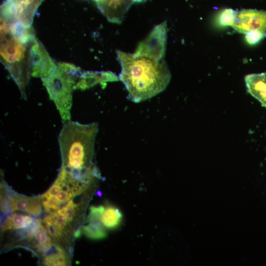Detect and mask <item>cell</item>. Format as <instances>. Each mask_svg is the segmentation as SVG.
<instances>
[{"instance_id": "obj_17", "label": "cell", "mask_w": 266, "mask_h": 266, "mask_svg": "<svg viewBox=\"0 0 266 266\" xmlns=\"http://www.w3.org/2000/svg\"><path fill=\"white\" fill-rule=\"evenodd\" d=\"M43 221L49 235L54 239L59 240L62 236L64 230L58 226L50 215L45 217Z\"/></svg>"}, {"instance_id": "obj_24", "label": "cell", "mask_w": 266, "mask_h": 266, "mask_svg": "<svg viewBox=\"0 0 266 266\" xmlns=\"http://www.w3.org/2000/svg\"><path fill=\"white\" fill-rule=\"evenodd\" d=\"M81 231L80 230H78L74 233V235L76 237H79L81 235Z\"/></svg>"}, {"instance_id": "obj_6", "label": "cell", "mask_w": 266, "mask_h": 266, "mask_svg": "<svg viewBox=\"0 0 266 266\" xmlns=\"http://www.w3.org/2000/svg\"><path fill=\"white\" fill-rule=\"evenodd\" d=\"M166 22L156 26L148 36L138 45L135 52L158 58H164L167 39Z\"/></svg>"}, {"instance_id": "obj_21", "label": "cell", "mask_w": 266, "mask_h": 266, "mask_svg": "<svg viewBox=\"0 0 266 266\" xmlns=\"http://www.w3.org/2000/svg\"><path fill=\"white\" fill-rule=\"evenodd\" d=\"M50 215L58 226L64 230L67 223H68L65 215L63 214L59 213L57 210L50 213Z\"/></svg>"}, {"instance_id": "obj_19", "label": "cell", "mask_w": 266, "mask_h": 266, "mask_svg": "<svg viewBox=\"0 0 266 266\" xmlns=\"http://www.w3.org/2000/svg\"><path fill=\"white\" fill-rule=\"evenodd\" d=\"M77 205L75 204L72 200H69L66 204L61 209L57 210L59 213L63 214L66 218L68 223L72 221L76 214Z\"/></svg>"}, {"instance_id": "obj_7", "label": "cell", "mask_w": 266, "mask_h": 266, "mask_svg": "<svg viewBox=\"0 0 266 266\" xmlns=\"http://www.w3.org/2000/svg\"><path fill=\"white\" fill-rule=\"evenodd\" d=\"M232 27L241 33L254 30L266 31V11L256 9H243L237 11Z\"/></svg>"}, {"instance_id": "obj_22", "label": "cell", "mask_w": 266, "mask_h": 266, "mask_svg": "<svg viewBox=\"0 0 266 266\" xmlns=\"http://www.w3.org/2000/svg\"><path fill=\"white\" fill-rule=\"evenodd\" d=\"M61 188L60 186L54 183V184L49 188V189L43 195L42 197L48 198L51 196H57L61 191Z\"/></svg>"}, {"instance_id": "obj_1", "label": "cell", "mask_w": 266, "mask_h": 266, "mask_svg": "<svg viewBox=\"0 0 266 266\" xmlns=\"http://www.w3.org/2000/svg\"><path fill=\"white\" fill-rule=\"evenodd\" d=\"M121 67L120 80L132 101L139 102L161 93L167 86L171 74L164 58L135 52L116 51Z\"/></svg>"}, {"instance_id": "obj_18", "label": "cell", "mask_w": 266, "mask_h": 266, "mask_svg": "<svg viewBox=\"0 0 266 266\" xmlns=\"http://www.w3.org/2000/svg\"><path fill=\"white\" fill-rule=\"evenodd\" d=\"M41 198L46 212L51 213L59 209L61 202L56 196H51L47 198L41 197Z\"/></svg>"}, {"instance_id": "obj_13", "label": "cell", "mask_w": 266, "mask_h": 266, "mask_svg": "<svg viewBox=\"0 0 266 266\" xmlns=\"http://www.w3.org/2000/svg\"><path fill=\"white\" fill-rule=\"evenodd\" d=\"M44 254L45 255L44 264L45 265H66L65 252L60 246L56 244H53L51 247L44 253Z\"/></svg>"}, {"instance_id": "obj_16", "label": "cell", "mask_w": 266, "mask_h": 266, "mask_svg": "<svg viewBox=\"0 0 266 266\" xmlns=\"http://www.w3.org/2000/svg\"><path fill=\"white\" fill-rule=\"evenodd\" d=\"M237 11L231 9L226 8L218 14L216 22L221 27L232 26L235 18Z\"/></svg>"}, {"instance_id": "obj_20", "label": "cell", "mask_w": 266, "mask_h": 266, "mask_svg": "<svg viewBox=\"0 0 266 266\" xmlns=\"http://www.w3.org/2000/svg\"><path fill=\"white\" fill-rule=\"evenodd\" d=\"M266 35V32L254 30L246 33L245 38L249 44L253 45L261 41Z\"/></svg>"}, {"instance_id": "obj_10", "label": "cell", "mask_w": 266, "mask_h": 266, "mask_svg": "<svg viewBox=\"0 0 266 266\" xmlns=\"http://www.w3.org/2000/svg\"><path fill=\"white\" fill-rule=\"evenodd\" d=\"M248 92L266 107V74L253 73L245 77Z\"/></svg>"}, {"instance_id": "obj_2", "label": "cell", "mask_w": 266, "mask_h": 266, "mask_svg": "<svg viewBox=\"0 0 266 266\" xmlns=\"http://www.w3.org/2000/svg\"><path fill=\"white\" fill-rule=\"evenodd\" d=\"M35 36L32 26L0 19V59L26 99L31 75V48Z\"/></svg>"}, {"instance_id": "obj_5", "label": "cell", "mask_w": 266, "mask_h": 266, "mask_svg": "<svg viewBox=\"0 0 266 266\" xmlns=\"http://www.w3.org/2000/svg\"><path fill=\"white\" fill-rule=\"evenodd\" d=\"M43 0H6L1 6L0 19L31 26L34 13Z\"/></svg>"}, {"instance_id": "obj_12", "label": "cell", "mask_w": 266, "mask_h": 266, "mask_svg": "<svg viewBox=\"0 0 266 266\" xmlns=\"http://www.w3.org/2000/svg\"><path fill=\"white\" fill-rule=\"evenodd\" d=\"M31 216L20 213H14L7 216L2 227L3 231L16 229L25 228L29 226L33 221Z\"/></svg>"}, {"instance_id": "obj_11", "label": "cell", "mask_w": 266, "mask_h": 266, "mask_svg": "<svg viewBox=\"0 0 266 266\" xmlns=\"http://www.w3.org/2000/svg\"><path fill=\"white\" fill-rule=\"evenodd\" d=\"M122 218V214L118 208L109 205L104 207L101 214L100 221L105 228L114 229L121 224Z\"/></svg>"}, {"instance_id": "obj_3", "label": "cell", "mask_w": 266, "mask_h": 266, "mask_svg": "<svg viewBox=\"0 0 266 266\" xmlns=\"http://www.w3.org/2000/svg\"><path fill=\"white\" fill-rule=\"evenodd\" d=\"M97 123L80 124L66 121L58 136L63 166L82 169L92 167Z\"/></svg>"}, {"instance_id": "obj_14", "label": "cell", "mask_w": 266, "mask_h": 266, "mask_svg": "<svg viewBox=\"0 0 266 266\" xmlns=\"http://www.w3.org/2000/svg\"><path fill=\"white\" fill-rule=\"evenodd\" d=\"M104 227L100 221L90 222L88 225L83 227L82 231L86 237L90 239H101L107 235Z\"/></svg>"}, {"instance_id": "obj_4", "label": "cell", "mask_w": 266, "mask_h": 266, "mask_svg": "<svg viewBox=\"0 0 266 266\" xmlns=\"http://www.w3.org/2000/svg\"><path fill=\"white\" fill-rule=\"evenodd\" d=\"M41 79L63 120H70L72 92L75 86L73 76L57 65L49 75Z\"/></svg>"}, {"instance_id": "obj_8", "label": "cell", "mask_w": 266, "mask_h": 266, "mask_svg": "<svg viewBox=\"0 0 266 266\" xmlns=\"http://www.w3.org/2000/svg\"><path fill=\"white\" fill-rule=\"evenodd\" d=\"M31 75L45 77L50 74L56 65L42 44L35 37L31 48Z\"/></svg>"}, {"instance_id": "obj_9", "label": "cell", "mask_w": 266, "mask_h": 266, "mask_svg": "<svg viewBox=\"0 0 266 266\" xmlns=\"http://www.w3.org/2000/svg\"><path fill=\"white\" fill-rule=\"evenodd\" d=\"M8 205L11 211L21 210L35 216L41 212L40 199L38 197L13 195L9 198Z\"/></svg>"}, {"instance_id": "obj_23", "label": "cell", "mask_w": 266, "mask_h": 266, "mask_svg": "<svg viewBox=\"0 0 266 266\" xmlns=\"http://www.w3.org/2000/svg\"><path fill=\"white\" fill-rule=\"evenodd\" d=\"M73 196L70 191L69 192H67L63 190L60 191L57 196L62 203L68 201Z\"/></svg>"}, {"instance_id": "obj_15", "label": "cell", "mask_w": 266, "mask_h": 266, "mask_svg": "<svg viewBox=\"0 0 266 266\" xmlns=\"http://www.w3.org/2000/svg\"><path fill=\"white\" fill-rule=\"evenodd\" d=\"M46 229L40 223L37 232L34 237L38 244V249L43 253L51 247L53 245L52 242Z\"/></svg>"}]
</instances>
